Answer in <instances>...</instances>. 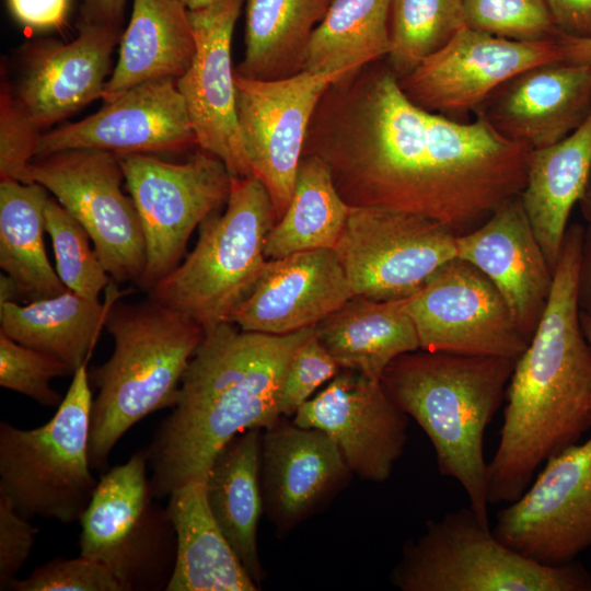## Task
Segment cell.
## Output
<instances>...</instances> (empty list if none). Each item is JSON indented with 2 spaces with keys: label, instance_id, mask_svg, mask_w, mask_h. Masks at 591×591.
Segmentation results:
<instances>
[{
  "label": "cell",
  "instance_id": "681fc988",
  "mask_svg": "<svg viewBox=\"0 0 591 591\" xmlns=\"http://www.w3.org/2000/svg\"><path fill=\"white\" fill-rule=\"evenodd\" d=\"M579 204L584 219L591 221V170Z\"/></svg>",
  "mask_w": 591,
  "mask_h": 591
},
{
  "label": "cell",
  "instance_id": "e0dca14e",
  "mask_svg": "<svg viewBox=\"0 0 591 591\" xmlns=\"http://www.w3.org/2000/svg\"><path fill=\"white\" fill-rule=\"evenodd\" d=\"M408 418L380 380L340 369L298 409L293 422L324 431L339 448L351 473L383 483L404 452Z\"/></svg>",
  "mask_w": 591,
  "mask_h": 591
},
{
  "label": "cell",
  "instance_id": "6da1fadb",
  "mask_svg": "<svg viewBox=\"0 0 591 591\" xmlns=\"http://www.w3.org/2000/svg\"><path fill=\"white\" fill-rule=\"evenodd\" d=\"M532 151L479 113L461 123L419 107L382 59L326 89L303 155L327 165L350 207L419 215L461 235L520 196Z\"/></svg>",
  "mask_w": 591,
  "mask_h": 591
},
{
  "label": "cell",
  "instance_id": "7a4b0ae2",
  "mask_svg": "<svg viewBox=\"0 0 591 591\" xmlns=\"http://www.w3.org/2000/svg\"><path fill=\"white\" fill-rule=\"evenodd\" d=\"M583 229L568 227L546 306L507 385L489 505L517 500L541 464L591 427V349L578 305Z\"/></svg>",
  "mask_w": 591,
  "mask_h": 591
},
{
  "label": "cell",
  "instance_id": "3957f363",
  "mask_svg": "<svg viewBox=\"0 0 591 591\" xmlns=\"http://www.w3.org/2000/svg\"><path fill=\"white\" fill-rule=\"evenodd\" d=\"M315 326L287 335L241 329L222 323L205 331L182 378L173 412L146 450L155 499L206 480L218 452L250 429L280 420V394L288 366Z\"/></svg>",
  "mask_w": 591,
  "mask_h": 591
},
{
  "label": "cell",
  "instance_id": "5bb4252c",
  "mask_svg": "<svg viewBox=\"0 0 591 591\" xmlns=\"http://www.w3.org/2000/svg\"><path fill=\"white\" fill-rule=\"evenodd\" d=\"M404 302L422 350L518 359L531 340L495 285L459 257Z\"/></svg>",
  "mask_w": 591,
  "mask_h": 591
},
{
  "label": "cell",
  "instance_id": "ffe728a7",
  "mask_svg": "<svg viewBox=\"0 0 591 591\" xmlns=\"http://www.w3.org/2000/svg\"><path fill=\"white\" fill-rule=\"evenodd\" d=\"M455 254L495 285L517 324L531 339L546 306L554 270L520 196L500 205L477 228L455 235Z\"/></svg>",
  "mask_w": 591,
  "mask_h": 591
},
{
  "label": "cell",
  "instance_id": "2e32d148",
  "mask_svg": "<svg viewBox=\"0 0 591 591\" xmlns=\"http://www.w3.org/2000/svg\"><path fill=\"white\" fill-rule=\"evenodd\" d=\"M558 39L514 40L465 25L444 47L398 77L399 86L413 103L432 113L448 116L478 109L515 74L563 61Z\"/></svg>",
  "mask_w": 591,
  "mask_h": 591
},
{
  "label": "cell",
  "instance_id": "60d3db41",
  "mask_svg": "<svg viewBox=\"0 0 591 591\" xmlns=\"http://www.w3.org/2000/svg\"><path fill=\"white\" fill-rule=\"evenodd\" d=\"M340 369L314 332L298 348L288 366L280 394L279 416H294L314 392Z\"/></svg>",
  "mask_w": 591,
  "mask_h": 591
},
{
  "label": "cell",
  "instance_id": "44dd1931",
  "mask_svg": "<svg viewBox=\"0 0 591 591\" xmlns=\"http://www.w3.org/2000/svg\"><path fill=\"white\" fill-rule=\"evenodd\" d=\"M354 297L334 248L268 259L230 322L243 331L287 335L315 326Z\"/></svg>",
  "mask_w": 591,
  "mask_h": 591
},
{
  "label": "cell",
  "instance_id": "8992f818",
  "mask_svg": "<svg viewBox=\"0 0 591 591\" xmlns=\"http://www.w3.org/2000/svg\"><path fill=\"white\" fill-rule=\"evenodd\" d=\"M276 221L264 184L255 176H232L224 211L199 224L193 251L148 290L149 298L204 331L230 322L265 268V242Z\"/></svg>",
  "mask_w": 591,
  "mask_h": 591
},
{
  "label": "cell",
  "instance_id": "f6af8a7d",
  "mask_svg": "<svg viewBox=\"0 0 591 591\" xmlns=\"http://www.w3.org/2000/svg\"><path fill=\"white\" fill-rule=\"evenodd\" d=\"M126 0H82L80 22L121 30Z\"/></svg>",
  "mask_w": 591,
  "mask_h": 591
},
{
  "label": "cell",
  "instance_id": "ee69618b",
  "mask_svg": "<svg viewBox=\"0 0 591 591\" xmlns=\"http://www.w3.org/2000/svg\"><path fill=\"white\" fill-rule=\"evenodd\" d=\"M561 36L591 38V0H546Z\"/></svg>",
  "mask_w": 591,
  "mask_h": 591
},
{
  "label": "cell",
  "instance_id": "816d5d0a",
  "mask_svg": "<svg viewBox=\"0 0 591 591\" xmlns=\"http://www.w3.org/2000/svg\"><path fill=\"white\" fill-rule=\"evenodd\" d=\"M580 321H581L584 336L591 349V317L580 312Z\"/></svg>",
  "mask_w": 591,
  "mask_h": 591
},
{
  "label": "cell",
  "instance_id": "f35d334b",
  "mask_svg": "<svg viewBox=\"0 0 591 591\" xmlns=\"http://www.w3.org/2000/svg\"><path fill=\"white\" fill-rule=\"evenodd\" d=\"M40 128L32 119L2 71L0 88V181L34 183L30 173Z\"/></svg>",
  "mask_w": 591,
  "mask_h": 591
},
{
  "label": "cell",
  "instance_id": "b9f144b4",
  "mask_svg": "<svg viewBox=\"0 0 591 591\" xmlns=\"http://www.w3.org/2000/svg\"><path fill=\"white\" fill-rule=\"evenodd\" d=\"M38 529L0 493V590H12L16 575L27 561Z\"/></svg>",
  "mask_w": 591,
  "mask_h": 591
},
{
  "label": "cell",
  "instance_id": "c3c4849f",
  "mask_svg": "<svg viewBox=\"0 0 591 591\" xmlns=\"http://www.w3.org/2000/svg\"><path fill=\"white\" fill-rule=\"evenodd\" d=\"M20 297L18 289L12 281V279L4 275L0 277V303L14 301L15 298Z\"/></svg>",
  "mask_w": 591,
  "mask_h": 591
},
{
  "label": "cell",
  "instance_id": "7dc6e473",
  "mask_svg": "<svg viewBox=\"0 0 591 591\" xmlns=\"http://www.w3.org/2000/svg\"><path fill=\"white\" fill-rule=\"evenodd\" d=\"M563 61L591 66V38L559 37Z\"/></svg>",
  "mask_w": 591,
  "mask_h": 591
},
{
  "label": "cell",
  "instance_id": "ac0fdd59",
  "mask_svg": "<svg viewBox=\"0 0 591 591\" xmlns=\"http://www.w3.org/2000/svg\"><path fill=\"white\" fill-rule=\"evenodd\" d=\"M245 0H218L189 11L196 51L188 70L176 80L196 142L218 157L232 176H253L237 123L235 72L231 43Z\"/></svg>",
  "mask_w": 591,
  "mask_h": 591
},
{
  "label": "cell",
  "instance_id": "cb8c5ba5",
  "mask_svg": "<svg viewBox=\"0 0 591 591\" xmlns=\"http://www.w3.org/2000/svg\"><path fill=\"white\" fill-rule=\"evenodd\" d=\"M263 500L280 528L296 525L351 473L324 431L278 421L262 436Z\"/></svg>",
  "mask_w": 591,
  "mask_h": 591
},
{
  "label": "cell",
  "instance_id": "4316f807",
  "mask_svg": "<svg viewBox=\"0 0 591 591\" xmlns=\"http://www.w3.org/2000/svg\"><path fill=\"white\" fill-rule=\"evenodd\" d=\"M119 44L104 102L147 81L177 80L190 67L196 51L188 10L182 0H134Z\"/></svg>",
  "mask_w": 591,
  "mask_h": 591
},
{
  "label": "cell",
  "instance_id": "f546056e",
  "mask_svg": "<svg viewBox=\"0 0 591 591\" xmlns=\"http://www.w3.org/2000/svg\"><path fill=\"white\" fill-rule=\"evenodd\" d=\"M115 281L106 287V301L88 299L71 290L20 305L0 303V332L12 340L54 357L76 372L88 364L105 326L107 311L117 299Z\"/></svg>",
  "mask_w": 591,
  "mask_h": 591
},
{
  "label": "cell",
  "instance_id": "277c9868",
  "mask_svg": "<svg viewBox=\"0 0 591 591\" xmlns=\"http://www.w3.org/2000/svg\"><path fill=\"white\" fill-rule=\"evenodd\" d=\"M518 359L418 349L395 358L380 382L429 438L439 473L455 479L489 525L484 433Z\"/></svg>",
  "mask_w": 591,
  "mask_h": 591
},
{
  "label": "cell",
  "instance_id": "f1b7e54d",
  "mask_svg": "<svg viewBox=\"0 0 591 591\" xmlns=\"http://www.w3.org/2000/svg\"><path fill=\"white\" fill-rule=\"evenodd\" d=\"M318 340L341 369L380 380L398 356L420 349L404 299L354 296L315 325Z\"/></svg>",
  "mask_w": 591,
  "mask_h": 591
},
{
  "label": "cell",
  "instance_id": "83f0119b",
  "mask_svg": "<svg viewBox=\"0 0 591 591\" xmlns=\"http://www.w3.org/2000/svg\"><path fill=\"white\" fill-rule=\"evenodd\" d=\"M260 470V429H250L218 452L205 480L209 510L258 588L265 577L257 548L264 502Z\"/></svg>",
  "mask_w": 591,
  "mask_h": 591
},
{
  "label": "cell",
  "instance_id": "484cf974",
  "mask_svg": "<svg viewBox=\"0 0 591 591\" xmlns=\"http://www.w3.org/2000/svg\"><path fill=\"white\" fill-rule=\"evenodd\" d=\"M166 510L176 534L175 567L166 591L259 589L213 519L205 480L173 490Z\"/></svg>",
  "mask_w": 591,
  "mask_h": 591
},
{
  "label": "cell",
  "instance_id": "f907efd6",
  "mask_svg": "<svg viewBox=\"0 0 591 591\" xmlns=\"http://www.w3.org/2000/svg\"><path fill=\"white\" fill-rule=\"evenodd\" d=\"M218 0H182L184 5L189 11L200 10L204 8H207L211 5L212 3L217 2Z\"/></svg>",
  "mask_w": 591,
  "mask_h": 591
},
{
  "label": "cell",
  "instance_id": "7c38bea8",
  "mask_svg": "<svg viewBox=\"0 0 591 591\" xmlns=\"http://www.w3.org/2000/svg\"><path fill=\"white\" fill-rule=\"evenodd\" d=\"M354 296L406 299L456 257L455 234L409 212L351 207L335 246Z\"/></svg>",
  "mask_w": 591,
  "mask_h": 591
},
{
  "label": "cell",
  "instance_id": "7402d4cb",
  "mask_svg": "<svg viewBox=\"0 0 591 591\" xmlns=\"http://www.w3.org/2000/svg\"><path fill=\"white\" fill-rule=\"evenodd\" d=\"M477 113L533 150L552 146L591 113V66L558 61L526 69L496 89Z\"/></svg>",
  "mask_w": 591,
  "mask_h": 591
},
{
  "label": "cell",
  "instance_id": "836d02e7",
  "mask_svg": "<svg viewBox=\"0 0 591 591\" xmlns=\"http://www.w3.org/2000/svg\"><path fill=\"white\" fill-rule=\"evenodd\" d=\"M392 0H332L311 36L304 70L351 72L386 58Z\"/></svg>",
  "mask_w": 591,
  "mask_h": 591
},
{
  "label": "cell",
  "instance_id": "8d00e7d4",
  "mask_svg": "<svg viewBox=\"0 0 591 591\" xmlns=\"http://www.w3.org/2000/svg\"><path fill=\"white\" fill-rule=\"evenodd\" d=\"M465 25L522 42L560 37L546 0H463Z\"/></svg>",
  "mask_w": 591,
  "mask_h": 591
},
{
  "label": "cell",
  "instance_id": "1f68e13d",
  "mask_svg": "<svg viewBox=\"0 0 591 591\" xmlns=\"http://www.w3.org/2000/svg\"><path fill=\"white\" fill-rule=\"evenodd\" d=\"M48 198V190L38 183L0 181V267L19 296L30 302L68 290L44 245Z\"/></svg>",
  "mask_w": 591,
  "mask_h": 591
},
{
  "label": "cell",
  "instance_id": "7bdbcfd3",
  "mask_svg": "<svg viewBox=\"0 0 591 591\" xmlns=\"http://www.w3.org/2000/svg\"><path fill=\"white\" fill-rule=\"evenodd\" d=\"M12 15L35 30L60 26L68 14L69 0H8Z\"/></svg>",
  "mask_w": 591,
  "mask_h": 591
},
{
  "label": "cell",
  "instance_id": "74e56055",
  "mask_svg": "<svg viewBox=\"0 0 591 591\" xmlns=\"http://www.w3.org/2000/svg\"><path fill=\"white\" fill-rule=\"evenodd\" d=\"M73 374L62 361L21 345L0 332V386L38 404L58 407L63 397L51 387V380Z\"/></svg>",
  "mask_w": 591,
  "mask_h": 591
},
{
  "label": "cell",
  "instance_id": "30bf717a",
  "mask_svg": "<svg viewBox=\"0 0 591 591\" xmlns=\"http://www.w3.org/2000/svg\"><path fill=\"white\" fill-rule=\"evenodd\" d=\"M116 155L146 239L147 262L137 285L148 291L179 264L196 227L227 204L232 175L202 149L184 163L146 153Z\"/></svg>",
  "mask_w": 591,
  "mask_h": 591
},
{
  "label": "cell",
  "instance_id": "5b68a950",
  "mask_svg": "<svg viewBox=\"0 0 591 591\" xmlns=\"http://www.w3.org/2000/svg\"><path fill=\"white\" fill-rule=\"evenodd\" d=\"M114 339L109 359L89 373L97 390L92 402L89 456L103 470L135 424L174 407L182 378L205 331L186 315L150 298L111 304L105 326Z\"/></svg>",
  "mask_w": 591,
  "mask_h": 591
},
{
  "label": "cell",
  "instance_id": "9c48e42d",
  "mask_svg": "<svg viewBox=\"0 0 591 591\" xmlns=\"http://www.w3.org/2000/svg\"><path fill=\"white\" fill-rule=\"evenodd\" d=\"M148 468L146 451L111 468L80 519V555L105 565L123 591L166 590L175 567V530Z\"/></svg>",
  "mask_w": 591,
  "mask_h": 591
},
{
  "label": "cell",
  "instance_id": "d590c367",
  "mask_svg": "<svg viewBox=\"0 0 591 591\" xmlns=\"http://www.w3.org/2000/svg\"><path fill=\"white\" fill-rule=\"evenodd\" d=\"M48 232L56 259V271L68 290L99 300L112 278L105 270L83 225L57 199L48 198L45 207Z\"/></svg>",
  "mask_w": 591,
  "mask_h": 591
},
{
  "label": "cell",
  "instance_id": "d6986e66",
  "mask_svg": "<svg viewBox=\"0 0 591 591\" xmlns=\"http://www.w3.org/2000/svg\"><path fill=\"white\" fill-rule=\"evenodd\" d=\"M197 144L175 79L140 83L105 102L95 114L39 138L36 158L71 149L115 154L174 152Z\"/></svg>",
  "mask_w": 591,
  "mask_h": 591
},
{
  "label": "cell",
  "instance_id": "603a6c76",
  "mask_svg": "<svg viewBox=\"0 0 591 591\" xmlns=\"http://www.w3.org/2000/svg\"><path fill=\"white\" fill-rule=\"evenodd\" d=\"M69 44L44 42L34 49L16 93L42 129L103 99L105 79L121 30L80 22Z\"/></svg>",
  "mask_w": 591,
  "mask_h": 591
},
{
  "label": "cell",
  "instance_id": "8fae6325",
  "mask_svg": "<svg viewBox=\"0 0 591 591\" xmlns=\"http://www.w3.org/2000/svg\"><path fill=\"white\" fill-rule=\"evenodd\" d=\"M33 182L44 186L86 230L115 282H139L147 262L146 239L117 155L71 149L38 157L30 164Z\"/></svg>",
  "mask_w": 591,
  "mask_h": 591
},
{
  "label": "cell",
  "instance_id": "9a60e30c",
  "mask_svg": "<svg viewBox=\"0 0 591 591\" xmlns=\"http://www.w3.org/2000/svg\"><path fill=\"white\" fill-rule=\"evenodd\" d=\"M346 73L304 70L279 80L235 73L244 152L252 175L270 196L277 221L291 200L313 113L326 89Z\"/></svg>",
  "mask_w": 591,
  "mask_h": 591
},
{
  "label": "cell",
  "instance_id": "4fadbf2b",
  "mask_svg": "<svg viewBox=\"0 0 591 591\" xmlns=\"http://www.w3.org/2000/svg\"><path fill=\"white\" fill-rule=\"evenodd\" d=\"M503 544L546 566L576 561L591 547V438L551 456L525 491L497 512Z\"/></svg>",
  "mask_w": 591,
  "mask_h": 591
},
{
  "label": "cell",
  "instance_id": "d4e9b609",
  "mask_svg": "<svg viewBox=\"0 0 591 591\" xmlns=\"http://www.w3.org/2000/svg\"><path fill=\"white\" fill-rule=\"evenodd\" d=\"M591 170V113L560 141L532 151L520 199L535 236L555 270L572 208Z\"/></svg>",
  "mask_w": 591,
  "mask_h": 591
},
{
  "label": "cell",
  "instance_id": "d6a6232c",
  "mask_svg": "<svg viewBox=\"0 0 591 591\" xmlns=\"http://www.w3.org/2000/svg\"><path fill=\"white\" fill-rule=\"evenodd\" d=\"M350 208L337 192L327 165L316 157L303 155L291 200L266 237V258L335 248Z\"/></svg>",
  "mask_w": 591,
  "mask_h": 591
},
{
  "label": "cell",
  "instance_id": "bcb514c9",
  "mask_svg": "<svg viewBox=\"0 0 591 591\" xmlns=\"http://www.w3.org/2000/svg\"><path fill=\"white\" fill-rule=\"evenodd\" d=\"M587 222L578 274V305L581 313L591 317V221Z\"/></svg>",
  "mask_w": 591,
  "mask_h": 591
},
{
  "label": "cell",
  "instance_id": "ba28073f",
  "mask_svg": "<svg viewBox=\"0 0 591 591\" xmlns=\"http://www.w3.org/2000/svg\"><path fill=\"white\" fill-rule=\"evenodd\" d=\"M92 402L84 364L46 424L21 429L0 422V493L23 517L81 519L99 483L89 456Z\"/></svg>",
  "mask_w": 591,
  "mask_h": 591
},
{
  "label": "cell",
  "instance_id": "52a82bcc",
  "mask_svg": "<svg viewBox=\"0 0 591 591\" xmlns=\"http://www.w3.org/2000/svg\"><path fill=\"white\" fill-rule=\"evenodd\" d=\"M390 580L402 591H591L582 564L546 566L524 557L470 506L429 520L404 545Z\"/></svg>",
  "mask_w": 591,
  "mask_h": 591
},
{
  "label": "cell",
  "instance_id": "e575fe53",
  "mask_svg": "<svg viewBox=\"0 0 591 591\" xmlns=\"http://www.w3.org/2000/svg\"><path fill=\"white\" fill-rule=\"evenodd\" d=\"M464 26L463 0H392L387 62L402 77Z\"/></svg>",
  "mask_w": 591,
  "mask_h": 591
},
{
  "label": "cell",
  "instance_id": "4dcf8cb0",
  "mask_svg": "<svg viewBox=\"0 0 591 591\" xmlns=\"http://www.w3.org/2000/svg\"><path fill=\"white\" fill-rule=\"evenodd\" d=\"M332 0H245V54L235 73L279 80L304 71L313 31Z\"/></svg>",
  "mask_w": 591,
  "mask_h": 591
},
{
  "label": "cell",
  "instance_id": "ab89813d",
  "mask_svg": "<svg viewBox=\"0 0 591 591\" xmlns=\"http://www.w3.org/2000/svg\"><path fill=\"white\" fill-rule=\"evenodd\" d=\"M15 591H123L102 563L79 556L55 558L36 567L25 579H16Z\"/></svg>",
  "mask_w": 591,
  "mask_h": 591
}]
</instances>
